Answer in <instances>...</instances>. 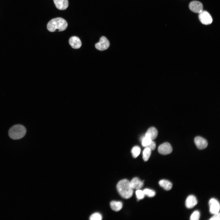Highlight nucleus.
<instances>
[{"instance_id":"nucleus-1","label":"nucleus","mask_w":220,"mask_h":220,"mask_svg":"<svg viewBox=\"0 0 220 220\" xmlns=\"http://www.w3.org/2000/svg\"><path fill=\"white\" fill-rule=\"evenodd\" d=\"M117 191L123 198L127 199L132 196L133 190L130 185V182L127 179L120 181L116 186Z\"/></svg>"},{"instance_id":"nucleus-2","label":"nucleus","mask_w":220,"mask_h":220,"mask_svg":"<svg viewBox=\"0 0 220 220\" xmlns=\"http://www.w3.org/2000/svg\"><path fill=\"white\" fill-rule=\"evenodd\" d=\"M67 26V21L61 17H57L51 19L48 23L47 26L48 30L51 32H53L57 30L59 31H64Z\"/></svg>"},{"instance_id":"nucleus-3","label":"nucleus","mask_w":220,"mask_h":220,"mask_svg":"<svg viewBox=\"0 0 220 220\" xmlns=\"http://www.w3.org/2000/svg\"><path fill=\"white\" fill-rule=\"evenodd\" d=\"M26 133V130L24 126L17 124L13 126L9 129L8 134L11 139L17 140L23 138Z\"/></svg>"},{"instance_id":"nucleus-4","label":"nucleus","mask_w":220,"mask_h":220,"mask_svg":"<svg viewBox=\"0 0 220 220\" xmlns=\"http://www.w3.org/2000/svg\"><path fill=\"white\" fill-rule=\"evenodd\" d=\"M199 18L201 23L205 25L211 24L212 22V18L207 12L203 10L199 13Z\"/></svg>"},{"instance_id":"nucleus-5","label":"nucleus","mask_w":220,"mask_h":220,"mask_svg":"<svg viewBox=\"0 0 220 220\" xmlns=\"http://www.w3.org/2000/svg\"><path fill=\"white\" fill-rule=\"evenodd\" d=\"M110 46L109 41L105 36H102L98 42L95 45V48L101 51L105 50L109 47Z\"/></svg>"},{"instance_id":"nucleus-6","label":"nucleus","mask_w":220,"mask_h":220,"mask_svg":"<svg viewBox=\"0 0 220 220\" xmlns=\"http://www.w3.org/2000/svg\"><path fill=\"white\" fill-rule=\"evenodd\" d=\"M209 204L211 213L214 214L219 212L220 204L217 200L214 198L211 199L209 201Z\"/></svg>"},{"instance_id":"nucleus-7","label":"nucleus","mask_w":220,"mask_h":220,"mask_svg":"<svg viewBox=\"0 0 220 220\" xmlns=\"http://www.w3.org/2000/svg\"><path fill=\"white\" fill-rule=\"evenodd\" d=\"M190 10L193 12L199 13L203 10V5L200 2L194 1L190 2L189 5Z\"/></svg>"},{"instance_id":"nucleus-8","label":"nucleus","mask_w":220,"mask_h":220,"mask_svg":"<svg viewBox=\"0 0 220 220\" xmlns=\"http://www.w3.org/2000/svg\"><path fill=\"white\" fill-rule=\"evenodd\" d=\"M158 151L161 154L166 155L172 152V148L170 143L168 142H165L159 146Z\"/></svg>"},{"instance_id":"nucleus-9","label":"nucleus","mask_w":220,"mask_h":220,"mask_svg":"<svg viewBox=\"0 0 220 220\" xmlns=\"http://www.w3.org/2000/svg\"><path fill=\"white\" fill-rule=\"evenodd\" d=\"M194 141L197 147L199 149H204L206 148L208 145L207 141L200 136L196 137L194 138Z\"/></svg>"},{"instance_id":"nucleus-10","label":"nucleus","mask_w":220,"mask_h":220,"mask_svg":"<svg viewBox=\"0 0 220 220\" xmlns=\"http://www.w3.org/2000/svg\"><path fill=\"white\" fill-rule=\"evenodd\" d=\"M69 43L72 47L74 49H78L80 48L82 42L79 38L77 36L71 37L69 40Z\"/></svg>"},{"instance_id":"nucleus-11","label":"nucleus","mask_w":220,"mask_h":220,"mask_svg":"<svg viewBox=\"0 0 220 220\" xmlns=\"http://www.w3.org/2000/svg\"><path fill=\"white\" fill-rule=\"evenodd\" d=\"M53 1L56 8L59 10H65L68 6V0H53Z\"/></svg>"},{"instance_id":"nucleus-12","label":"nucleus","mask_w":220,"mask_h":220,"mask_svg":"<svg viewBox=\"0 0 220 220\" xmlns=\"http://www.w3.org/2000/svg\"><path fill=\"white\" fill-rule=\"evenodd\" d=\"M197 203L196 197L193 195H190L188 196L185 201V206L188 208L193 207Z\"/></svg>"},{"instance_id":"nucleus-13","label":"nucleus","mask_w":220,"mask_h":220,"mask_svg":"<svg viewBox=\"0 0 220 220\" xmlns=\"http://www.w3.org/2000/svg\"><path fill=\"white\" fill-rule=\"evenodd\" d=\"M130 185L133 189H138L143 186L144 183L138 178L135 177L130 182Z\"/></svg>"},{"instance_id":"nucleus-14","label":"nucleus","mask_w":220,"mask_h":220,"mask_svg":"<svg viewBox=\"0 0 220 220\" xmlns=\"http://www.w3.org/2000/svg\"><path fill=\"white\" fill-rule=\"evenodd\" d=\"M158 134V132L157 129L154 127H152L148 129L145 136L153 140L156 138Z\"/></svg>"},{"instance_id":"nucleus-15","label":"nucleus","mask_w":220,"mask_h":220,"mask_svg":"<svg viewBox=\"0 0 220 220\" xmlns=\"http://www.w3.org/2000/svg\"><path fill=\"white\" fill-rule=\"evenodd\" d=\"M159 184L166 190H170L172 187V183L169 181L165 179L160 180L159 182Z\"/></svg>"},{"instance_id":"nucleus-16","label":"nucleus","mask_w":220,"mask_h":220,"mask_svg":"<svg viewBox=\"0 0 220 220\" xmlns=\"http://www.w3.org/2000/svg\"><path fill=\"white\" fill-rule=\"evenodd\" d=\"M110 206L113 211H118L122 208V203L120 201H112L110 203Z\"/></svg>"},{"instance_id":"nucleus-17","label":"nucleus","mask_w":220,"mask_h":220,"mask_svg":"<svg viewBox=\"0 0 220 220\" xmlns=\"http://www.w3.org/2000/svg\"><path fill=\"white\" fill-rule=\"evenodd\" d=\"M151 151L148 147H145L143 151V158L145 161H147L148 160L151 154Z\"/></svg>"},{"instance_id":"nucleus-18","label":"nucleus","mask_w":220,"mask_h":220,"mask_svg":"<svg viewBox=\"0 0 220 220\" xmlns=\"http://www.w3.org/2000/svg\"><path fill=\"white\" fill-rule=\"evenodd\" d=\"M131 152L133 157L136 158L140 153L141 152L140 148L138 146H134L132 149Z\"/></svg>"},{"instance_id":"nucleus-19","label":"nucleus","mask_w":220,"mask_h":220,"mask_svg":"<svg viewBox=\"0 0 220 220\" xmlns=\"http://www.w3.org/2000/svg\"><path fill=\"white\" fill-rule=\"evenodd\" d=\"M152 140L147 137L145 136H144L141 139L142 146L146 147L150 143Z\"/></svg>"},{"instance_id":"nucleus-20","label":"nucleus","mask_w":220,"mask_h":220,"mask_svg":"<svg viewBox=\"0 0 220 220\" xmlns=\"http://www.w3.org/2000/svg\"><path fill=\"white\" fill-rule=\"evenodd\" d=\"M143 191L145 195H146L149 197H154L156 195L155 192L151 189H145L143 190Z\"/></svg>"},{"instance_id":"nucleus-21","label":"nucleus","mask_w":220,"mask_h":220,"mask_svg":"<svg viewBox=\"0 0 220 220\" xmlns=\"http://www.w3.org/2000/svg\"><path fill=\"white\" fill-rule=\"evenodd\" d=\"M135 193L136 197L138 200L143 199L145 196L143 190L139 189H138L136 191Z\"/></svg>"},{"instance_id":"nucleus-22","label":"nucleus","mask_w":220,"mask_h":220,"mask_svg":"<svg viewBox=\"0 0 220 220\" xmlns=\"http://www.w3.org/2000/svg\"><path fill=\"white\" fill-rule=\"evenodd\" d=\"M200 217V213L198 211H194L190 217L191 220H198Z\"/></svg>"},{"instance_id":"nucleus-23","label":"nucleus","mask_w":220,"mask_h":220,"mask_svg":"<svg viewBox=\"0 0 220 220\" xmlns=\"http://www.w3.org/2000/svg\"><path fill=\"white\" fill-rule=\"evenodd\" d=\"M102 219L101 215L98 213L93 214L90 218V219L91 220H101Z\"/></svg>"},{"instance_id":"nucleus-24","label":"nucleus","mask_w":220,"mask_h":220,"mask_svg":"<svg viewBox=\"0 0 220 220\" xmlns=\"http://www.w3.org/2000/svg\"><path fill=\"white\" fill-rule=\"evenodd\" d=\"M220 214L219 212L214 214L210 219V220H220Z\"/></svg>"},{"instance_id":"nucleus-25","label":"nucleus","mask_w":220,"mask_h":220,"mask_svg":"<svg viewBox=\"0 0 220 220\" xmlns=\"http://www.w3.org/2000/svg\"><path fill=\"white\" fill-rule=\"evenodd\" d=\"M156 147V144L155 142L152 140L150 143L146 147L149 148L151 150H153L155 149Z\"/></svg>"}]
</instances>
